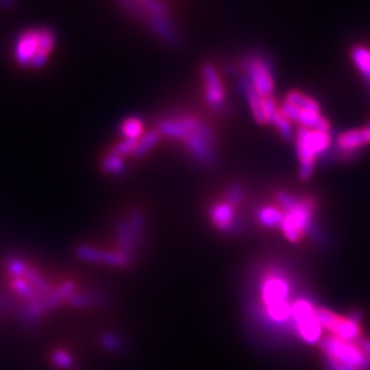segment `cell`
<instances>
[{"label": "cell", "mask_w": 370, "mask_h": 370, "mask_svg": "<svg viewBox=\"0 0 370 370\" xmlns=\"http://www.w3.org/2000/svg\"><path fill=\"white\" fill-rule=\"evenodd\" d=\"M136 144H137V140H132V139H123L120 143H117L111 153L114 154L120 155V156H123V155L133 154L135 149H136Z\"/></svg>", "instance_id": "f1b7e54d"}, {"label": "cell", "mask_w": 370, "mask_h": 370, "mask_svg": "<svg viewBox=\"0 0 370 370\" xmlns=\"http://www.w3.org/2000/svg\"><path fill=\"white\" fill-rule=\"evenodd\" d=\"M7 270L11 275V278H22L25 276L27 270H28V266H27V263L24 261H21L18 258H11L7 262Z\"/></svg>", "instance_id": "4316f807"}, {"label": "cell", "mask_w": 370, "mask_h": 370, "mask_svg": "<svg viewBox=\"0 0 370 370\" xmlns=\"http://www.w3.org/2000/svg\"><path fill=\"white\" fill-rule=\"evenodd\" d=\"M202 76L205 81V96L207 103L217 110L222 109L225 103V91L216 67L210 63L203 64Z\"/></svg>", "instance_id": "ba28073f"}, {"label": "cell", "mask_w": 370, "mask_h": 370, "mask_svg": "<svg viewBox=\"0 0 370 370\" xmlns=\"http://www.w3.org/2000/svg\"><path fill=\"white\" fill-rule=\"evenodd\" d=\"M259 295L262 308L289 302V281L278 273H268L259 282Z\"/></svg>", "instance_id": "8992f818"}, {"label": "cell", "mask_w": 370, "mask_h": 370, "mask_svg": "<svg viewBox=\"0 0 370 370\" xmlns=\"http://www.w3.org/2000/svg\"><path fill=\"white\" fill-rule=\"evenodd\" d=\"M13 288L14 291L21 295L25 301L33 302L40 299V294L32 287L31 282H28L25 278H13Z\"/></svg>", "instance_id": "603a6c76"}, {"label": "cell", "mask_w": 370, "mask_h": 370, "mask_svg": "<svg viewBox=\"0 0 370 370\" xmlns=\"http://www.w3.org/2000/svg\"><path fill=\"white\" fill-rule=\"evenodd\" d=\"M331 144L332 139L329 132L299 128L296 133V151L299 158V177L302 180L311 177L317 156L327 153Z\"/></svg>", "instance_id": "3957f363"}, {"label": "cell", "mask_w": 370, "mask_h": 370, "mask_svg": "<svg viewBox=\"0 0 370 370\" xmlns=\"http://www.w3.org/2000/svg\"><path fill=\"white\" fill-rule=\"evenodd\" d=\"M54 365L60 369H70L73 366V357L64 350H57L53 352L51 357Z\"/></svg>", "instance_id": "484cf974"}, {"label": "cell", "mask_w": 370, "mask_h": 370, "mask_svg": "<svg viewBox=\"0 0 370 370\" xmlns=\"http://www.w3.org/2000/svg\"><path fill=\"white\" fill-rule=\"evenodd\" d=\"M139 240L135 235V232L132 231L130 225L128 224V221L125 222H120L117 226V245H118V251L123 252L129 256H132L135 248L137 246Z\"/></svg>", "instance_id": "9a60e30c"}, {"label": "cell", "mask_w": 370, "mask_h": 370, "mask_svg": "<svg viewBox=\"0 0 370 370\" xmlns=\"http://www.w3.org/2000/svg\"><path fill=\"white\" fill-rule=\"evenodd\" d=\"M103 301H104V296L100 292H95V291L92 292H74L67 299V303L71 308H80L97 305V303H102Z\"/></svg>", "instance_id": "e0dca14e"}, {"label": "cell", "mask_w": 370, "mask_h": 370, "mask_svg": "<svg viewBox=\"0 0 370 370\" xmlns=\"http://www.w3.org/2000/svg\"><path fill=\"white\" fill-rule=\"evenodd\" d=\"M278 205L282 207L284 218L280 225L284 236L291 243L303 239L313 219L314 203L310 198H295L288 192H278Z\"/></svg>", "instance_id": "6da1fadb"}, {"label": "cell", "mask_w": 370, "mask_h": 370, "mask_svg": "<svg viewBox=\"0 0 370 370\" xmlns=\"http://www.w3.org/2000/svg\"><path fill=\"white\" fill-rule=\"evenodd\" d=\"M272 126H275L280 132V135L285 139V140H291L294 137V132H292V123H289L287 118H284L281 116V113L278 111V116L275 117Z\"/></svg>", "instance_id": "d4e9b609"}, {"label": "cell", "mask_w": 370, "mask_h": 370, "mask_svg": "<svg viewBox=\"0 0 370 370\" xmlns=\"http://www.w3.org/2000/svg\"><path fill=\"white\" fill-rule=\"evenodd\" d=\"M102 170L104 173L116 174V176L123 174L125 170H126V165H125L123 156L114 154V153L106 155L103 162H102Z\"/></svg>", "instance_id": "44dd1931"}, {"label": "cell", "mask_w": 370, "mask_h": 370, "mask_svg": "<svg viewBox=\"0 0 370 370\" xmlns=\"http://www.w3.org/2000/svg\"><path fill=\"white\" fill-rule=\"evenodd\" d=\"M200 121L193 117H179V118H167L160 121L158 125V132L162 136H166L173 140H184L186 136L196 132L200 126Z\"/></svg>", "instance_id": "9c48e42d"}, {"label": "cell", "mask_w": 370, "mask_h": 370, "mask_svg": "<svg viewBox=\"0 0 370 370\" xmlns=\"http://www.w3.org/2000/svg\"><path fill=\"white\" fill-rule=\"evenodd\" d=\"M285 102L296 106L299 110H321L317 100H314L313 97H310L305 93L298 92V91L288 93L285 97Z\"/></svg>", "instance_id": "ffe728a7"}, {"label": "cell", "mask_w": 370, "mask_h": 370, "mask_svg": "<svg viewBox=\"0 0 370 370\" xmlns=\"http://www.w3.org/2000/svg\"><path fill=\"white\" fill-rule=\"evenodd\" d=\"M210 217H212L214 226L221 232H226V233L236 232L238 221L235 216V206L226 203L225 200L221 203H217L212 209Z\"/></svg>", "instance_id": "8fae6325"}, {"label": "cell", "mask_w": 370, "mask_h": 370, "mask_svg": "<svg viewBox=\"0 0 370 370\" xmlns=\"http://www.w3.org/2000/svg\"><path fill=\"white\" fill-rule=\"evenodd\" d=\"M247 81L261 97L272 96L275 92V77L272 67L262 57H251L245 63Z\"/></svg>", "instance_id": "5b68a950"}, {"label": "cell", "mask_w": 370, "mask_h": 370, "mask_svg": "<svg viewBox=\"0 0 370 370\" xmlns=\"http://www.w3.org/2000/svg\"><path fill=\"white\" fill-rule=\"evenodd\" d=\"M351 60L370 84V48L365 46H354L351 50Z\"/></svg>", "instance_id": "2e32d148"}, {"label": "cell", "mask_w": 370, "mask_h": 370, "mask_svg": "<svg viewBox=\"0 0 370 370\" xmlns=\"http://www.w3.org/2000/svg\"><path fill=\"white\" fill-rule=\"evenodd\" d=\"M143 130H144L143 123L135 117L126 118L121 125V135L125 139L139 140L143 136Z\"/></svg>", "instance_id": "7402d4cb"}, {"label": "cell", "mask_w": 370, "mask_h": 370, "mask_svg": "<svg viewBox=\"0 0 370 370\" xmlns=\"http://www.w3.org/2000/svg\"><path fill=\"white\" fill-rule=\"evenodd\" d=\"M76 291V285L71 281H64L55 291H50L46 298L43 299V303L47 310L57 308L62 302L67 301Z\"/></svg>", "instance_id": "5bb4252c"}, {"label": "cell", "mask_w": 370, "mask_h": 370, "mask_svg": "<svg viewBox=\"0 0 370 370\" xmlns=\"http://www.w3.org/2000/svg\"><path fill=\"white\" fill-rule=\"evenodd\" d=\"M320 347L327 358L345 366L357 370H368L370 368V361L362 354L357 341H344L329 335L321 339Z\"/></svg>", "instance_id": "277c9868"}, {"label": "cell", "mask_w": 370, "mask_h": 370, "mask_svg": "<svg viewBox=\"0 0 370 370\" xmlns=\"http://www.w3.org/2000/svg\"><path fill=\"white\" fill-rule=\"evenodd\" d=\"M160 139V133L158 130H150L147 132L146 135H143L139 140H137V144H136V149L133 151V156L135 158H142L146 154H149L155 146L158 144Z\"/></svg>", "instance_id": "d6986e66"}, {"label": "cell", "mask_w": 370, "mask_h": 370, "mask_svg": "<svg viewBox=\"0 0 370 370\" xmlns=\"http://www.w3.org/2000/svg\"><path fill=\"white\" fill-rule=\"evenodd\" d=\"M102 344L110 351H117L121 348V339L116 334H104L102 336Z\"/></svg>", "instance_id": "f546056e"}, {"label": "cell", "mask_w": 370, "mask_h": 370, "mask_svg": "<svg viewBox=\"0 0 370 370\" xmlns=\"http://www.w3.org/2000/svg\"><path fill=\"white\" fill-rule=\"evenodd\" d=\"M357 344H358V347L361 348L362 354L366 357V359L370 361V339H362V338H361V339L357 341Z\"/></svg>", "instance_id": "4dcf8cb0"}, {"label": "cell", "mask_w": 370, "mask_h": 370, "mask_svg": "<svg viewBox=\"0 0 370 370\" xmlns=\"http://www.w3.org/2000/svg\"><path fill=\"white\" fill-rule=\"evenodd\" d=\"M128 224L130 225V228L135 232L137 240L140 242L144 238V233H146V218H144V216L140 212H135L129 217Z\"/></svg>", "instance_id": "cb8c5ba5"}, {"label": "cell", "mask_w": 370, "mask_h": 370, "mask_svg": "<svg viewBox=\"0 0 370 370\" xmlns=\"http://www.w3.org/2000/svg\"><path fill=\"white\" fill-rule=\"evenodd\" d=\"M243 198H245V188L240 184H235L228 189L225 202L236 207L243 200Z\"/></svg>", "instance_id": "83f0119b"}, {"label": "cell", "mask_w": 370, "mask_h": 370, "mask_svg": "<svg viewBox=\"0 0 370 370\" xmlns=\"http://www.w3.org/2000/svg\"><path fill=\"white\" fill-rule=\"evenodd\" d=\"M327 366H328L329 370H357L352 369L350 366H345L343 364H339V362H336L334 359H329V358H327Z\"/></svg>", "instance_id": "1f68e13d"}, {"label": "cell", "mask_w": 370, "mask_h": 370, "mask_svg": "<svg viewBox=\"0 0 370 370\" xmlns=\"http://www.w3.org/2000/svg\"><path fill=\"white\" fill-rule=\"evenodd\" d=\"M361 314L358 311L350 314L348 317H339L335 320L329 334L344 341H358L362 338L361 329Z\"/></svg>", "instance_id": "30bf717a"}, {"label": "cell", "mask_w": 370, "mask_h": 370, "mask_svg": "<svg viewBox=\"0 0 370 370\" xmlns=\"http://www.w3.org/2000/svg\"><path fill=\"white\" fill-rule=\"evenodd\" d=\"M338 147L343 151H355L366 144H370V130L365 126L364 129H352L339 135Z\"/></svg>", "instance_id": "4fadbf2b"}, {"label": "cell", "mask_w": 370, "mask_h": 370, "mask_svg": "<svg viewBox=\"0 0 370 370\" xmlns=\"http://www.w3.org/2000/svg\"><path fill=\"white\" fill-rule=\"evenodd\" d=\"M76 254L83 261L92 262V263H103V265L116 266V268L128 266L132 261V256L120 252V251H106V249H99L95 247H77Z\"/></svg>", "instance_id": "52a82bcc"}, {"label": "cell", "mask_w": 370, "mask_h": 370, "mask_svg": "<svg viewBox=\"0 0 370 370\" xmlns=\"http://www.w3.org/2000/svg\"><path fill=\"white\" fill-rule=\"evenodd\" d=\"M292 325L296 329V334L299 335V338L310 345L320 344V341L324 338V329L318 324L314 314L292 322Z\"/></svg>", "instance_id": "7c38bea8"}, {"label": "cell", "mask_w": 370, "mask_h": 370, "mask_svg": "<svg viewBox=\"0 0 370 370\" xmlns=\"http://www.w3.org/2000/svg\"><path fill=\"white\" fill-rule=\"evenodd\" d=\"M284 218V212L280 207L265 206L258 212V221L266 228H278Z\"/></svg>", "instance_id": "ac0fdd59"}, {"label": "cell", "mask_w": 370, "mask_h": 370, "mask_svg": "<svg viewBox=\"0 0 370 370\" xmlns=\"http://www.w3.org/2000/svg\"><path fill=\"white\" fill-rule=\"evenodd\" d=\"M55 47V36L50 29L25 31L15 41L14 58L22 67H43Z\"/></svg>", "instance_id": "7a4b0ae2"}]
</instances>
